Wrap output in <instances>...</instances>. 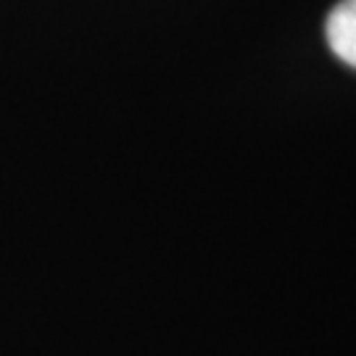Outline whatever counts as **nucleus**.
<instances>
[{
    "mask_svg": "<svg viewBox=\"0 0 356 356\" xmlns=\"http://www.w3.org/2000/svg\"><path fill=\"white\" fill-rule=\"evenodd\" d=\"M325 35L332 53L356 69V0H341L327 16Z\"/></svg>",
    "mask_w": 356,
    "mask_h": 356,
    "instance_id": "1",
    "label": "nucleus"
}]
</instances>
